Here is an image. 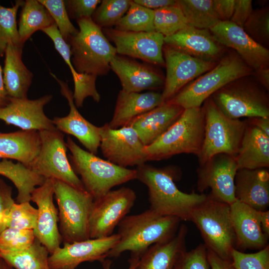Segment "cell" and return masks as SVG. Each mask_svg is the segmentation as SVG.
<instances>
[{"label":"cell","instance_id":"obj_1","mask_svg":"<svg viewBox=\"0 0 269 269\" xmlns=\"http://www.w3.org/2000/svg\"><path fill=\"white\" fill-rule=\"evenodd\" d=\"M181 220L163 216L149 209L136 215L126 216L118 224L119 240L107 257L117 258L126 251L140 258L151 245L164 242L176 234Z\"/></svg>","mask_w":269,"mask_h":269},{"label":"cell","instance_id":"obj_2","mask_svg":"<svg viewBox=\"0 0 269 269\" xmlns=\"http://www.w3.org/2000/svg\"><path fill=\"white\" fill-rule=\"evenodd\" d=\"M135 170L136 179L148 188L149 209L158 214L190 221L193 210L206 198L204 193L180 191L174 181L176 173L171 168H157L144 163Z\"/></svg>","mask_w":269,"mask_h":269},{"label":"cell","instance_id":"obj_3","mask_svg":"<svg viewBox=\"0 0 269 269\" xmlns=\"http://www.w3.org/2000/svg\"><path fill=\"white\" fill-rule=\"evenodd\" d=\"M205 128L202 107L184 109L178 119L157 139L145 146L147 160H159L173 155L193 154L202 149Z\"/></svg>","mask_w":269,"mask_h":269},{"label":"cell","instance_id":"obj_4","mask_svg":"<svg viewBox=\"0 0 269 269\" xmlns=\"http://www.w3.org/2000/svg\"><path fill=\"white\" fill-rule=\"evenodd\" d=\"M77 33L67 41L74 69L79 73L97 77L107 75L111 69L110 62L117 54L115 46L91 17L77 20Z\"/></svg>","mask_w":269,"mask_h":269},{"label":"cell","instance_id":"obj_5","mask_svg":"<svg viewBox=\"0 0 269 269\" xmlns=\"http://www.w3.org/2000/svg\"><path fill=\"white\" fill-rule=\"evenodd\" d=\"M253 74L254 71L232 50L225 53L213 68L188 83L166 102L183 109L200 107L226 84Z\"/></svg>","mask_w":269,"mask_h":269},{"label":"cell","instance_id":"obj_6","mask_svg":"<svg viewBox=\"0 0 269 269\" xmlns=\"http://www.w3.org/2000/svg\"><path fill=\"white\" fill-rule=\"evenodd\" d=\"M66 143L71 153L73 168L80 175L86 190L94 200L104 196L114 186L136 178L135 169L123 167L97 157L81 148L70 137Z\"/></svg>","mask_w":269,"mask_h":269},{"label":"cell","instance_id":"obj_7","mask_svg":"<svg viewBox=\"0 0 269 269\" xmlns=\"http://www.w3.org/2000/svg\"><path fill=\"white\" fill-rule=\"evenodd\" d=\"M190 221L200 232L207 250L220 258L232 260L236 239L230 214V205L207 195L191 212Z\"/></svg>","mask_w":269,"mask_h":269},{"label":"cell","instance_id":"obj_8","mask_svg":"<svg viewBox=\"0 0 269 269\" xmlns=\"http://www.w3.org/2000/svg\"><path fill=\"white\" fill-rule=\"evenodd\" d=\"M267 92L253 74L230 82L210 98L220 111L231 119L269 117Z\"/></svg>","mask_w":269,"mask_h":269},{"label":"cell","instance_id":"obj_9","mask_svg":"<svg viewBox=\"0 0 269 269\" xmlns=\"http://www.w3.org/2000/svg\"><path fill=\"white\" fill-rule=\"evenodd\" d=\"M53 179L58 206V227L63 243L89 239V219L94 202L93 196L86 190Z\"/></svg>","mask_w":269,"mask_h":269},{"label":"cell","instance_id":"obj_10","mask_svg":"<svg viewBox=\"0 0 269 269\" xmlns=\"http://www.w3.org/2000/svg\"><path fill=\"white\" fill-rule=\"evenodd\" d=\"M205 116L204 140L197 156L199 165L212 156L225 153L237 155L246 126V121L233 119L223 114L211 98L202 107Z\"/></svg>","mask_w":269,"mask_h":269},{"label":"cell","instance_id":"obj_11","mask_svg":"<svg viewBox=\"0 0 269 269\" xmlns=\"http://www.w3.org/2000/svg\"><path fill=\"white\" fill-rule=\"evenodd\" d=\"M41 147L28 168L45 178L64 182L81 190H86L67 156L64 135L57 129L39 131Z\"/></svg>","mask_w":269,"mask_h":269},{"label":"cell","instance_id":"obj_12","mask_svg":"<svg viewBox=\"0 0 269 269\" xmlns=\"http://www.w3.org/2000/svg\"><path fill=\"white\" fill-rule=\"evenodd\" d=\"M136 200L135 192L123 187L110 190L94 200L89 219L90 239L112 235L115 228L130 212Z\"/></svg>","mask_w":269,"mask_h":269},{"label":"cell","instance_id":"obj_13","mask_svg":"<svg viewBox=\"0 0 269 269\" xmlns=\"http://www.w3.org/2000/svg\"><path fill=\"white\" fill-rule=\"evenodd\" d=\"M100 147L108 161L125 168L147 161L145 146L131 127L114 129L106 123L100 127Z\"/></svg>","mask_w":269,"mask_h":269},{"label":"cell","instance_id":"obj_14","mask_svg":"<svg viewBox=\"0 0 269 269\" xmlns=\"http://www.w3.org/2000/svg\"><path fill=\"white\" fill-rule=\"evenodd\" d=\"M236 157L225 153L216 154L197 169V189L201 193L211 189L214 199L229 205L236 200L235 178L238 170Z\"/></svg>","mask_w":269,"mask_h":269},{"label":"cell","instance_id":"obj_15","mask_svg":"<svg viewBox=\"0 0 269 269\" xmlns=\"http://www.w3.org/2000/svg\"><path fill=\"white\" fill-rule=\"evenodd\" d=\"M107 39L114 43L117 54L137 58L149 64L164 66V37L156 32H132L103 28Z\"/></svg>","mask_w":269,"mask_h":269},{"label":"cell","instance_id":"obj_16","mask_svg":"<svg viewBox=\"0 0 269 269\" xmlns=\"http://www.w3.org/2000/svg\"><path fill=\"white\" fill-rule=\"evenodd\" d=\"M163 54L166 73L161 94L165 102L218 62L196 58L165 44Z\"/></svg>","mask_w":269,"mask_h":269},{"label":"cell","instance_id":"obj_17","mask_svg":"<svg viewBox=\"0 0 269 269\" xmlns=\"http://www.w3.org/2000/svg\"><path fill=\"white\" fill-rule=\"evenodd\" d=\"M119 240L118 234L108 237L63 243L48 258L51 269H76L85 262H105L109 252Z\"/></svg>","mask_w":269,"mask_h":269},{"label":"cell","instance_id":"obj_18","mask_svg":"<svg viewBox=\"0 0 269 269\" xmlns=\"http://www.w3.org/2000/svg\"><path fill=\"white\" fill-rule=\"evenodd\" d=\"M216 40L232 49L254 71L269 66V50L230 21H220L209 29Z\"/></svg>","mask_w":269,"mask_h":269},{"label":"cell","instance_id":"obj_19","mask_svg":"<svg viewBox=\"0 0 269 269\" xmlns=\"http://www.w3.org/2000/svg\"><path fill=\"white\" fill-rule=\"evenodd\" d=\"M54 195L52 178H46L44 183L35 188L31 194V201L37 206L34 234L50 254L59 248L62 242L58 226V212L53 202Z\"/></svg>","mask_w":269,"mask_h":269},{"label":"cell","instance_id":"obj_20","mask_svg":"<svg viewBox=\"0 0 269 269\" xmlns=\"http://www.w3.org/2000/svg\"><path fill=\"white\" fill-rule=\"evenodd\" d=\"M51 95L38 99L9 98L7 104L0 108V120L22 130H51L56 129L52 121L44 112V107L52 99Z\"/></svg>","mask_w":269,"mask_h":269},{"label":"cell","instance_id":"obj_21","mask_svg":"<svg viewBox=\"0 0 269 269\" xmlns=\"http://www.w3.org/2000/svg\"><path fill=\"white\" fill-rule=\"evenodd\" d=\"M110 65L111 69L119 77L122 90L126 92L139 93L145 90L163 88L164 76L150 64L117 54Z\"/></svg>","mask_w":269,"mask_h":269},{"label":"cell","instance_id":"obj_22","mask_svg":"<svg viewBox=\"0 0 269 269\" xmlns=\"http://www.w3.org/2000/svg\"><path fill=\"white\" fill-rule=\"evenodd\" d=\"M51 75L59 83L61 95L67 99L70 108L66 116L52 120L53 125L59 131L74 136L88 151L96 154L100 145V127L88 121L77 110L73 92L67 83L58 79L53 73Z\"/></svg>","mask_w":269,"mask_h":269},{"label":"cell","instance_id":"obj_23","mask_svg":"<svg viewBox=\"0 0 269 269\" xmlns=\"http://www.w3.org/2000/svg\"><path fill=\"white\" fill-rule=\"evenodd\" d=\"M164 44L201 60L217 62L225 53L209 29L186 26L164 38Z\"/></svg>","mask_w":269,"mask_h":269},{"label":"cell","instance_id":"obj_24","mask_svg":"<svg viewBox=\"0 0 269 269\" xmlns=\"http://www.w3.org/2000/svg\"><path fill=\"white\" fill-rule=\"evenodd\" d=\"M230 214L236 236V249L260 250L268 245L269 236L261 228L260 211L236 200L230 205Z\"/></svg>","mask_w":269,"mask_h":269},{"label":"cell","instance_id":"obj_25","mask_svg":"<svg viewBox=\"0 0 269 269\" xmlns=\"http://www.w3.org/2000/svg\"><path fill=\"white\" fill-rule=\"evenodd\" d=\"M236 200L260 211L269 205V173L265 168L239 169L235 178Z\"/></svg>","mask_w":269,"mask_h":269},{"label":"cell","instance_id":"obj_26","mask_svg":"<svg viewBox=\"0 0 269 269\" xmlns=\"http://www.w3.org/2000/svg\"><path fill=\"white\" fill-rule=\"evenodd\" d=\"M184 109L165 102L161 105L132 120L127 126L136 132L144 146L157 139L180 117Z\"/></svg>","mask_w":269,"mask_h":269},{"label":"cell","instance_id":"obj_27","mask_svg":"<svg viewBox=\"0 0 269 269\" xmlns=\"http://www.w3.org/2000/svg\"><path fill=\"white\" fill-rule=\"evenodd\" d=\"M162 94L156 92L143 93L120 91L112 119L108 124L114 129L127 126L136 117L164 103Z\"/></svg>","mask_w":269,"mask_h":269},{"label":"cell","instance_id":"obj_28","mask_svg":"<svg viewBox=\"0 0 269 269\" xmlns=\"http://www.w3.org/2000/svg\"><path fill=\"white\" fill-rule=\"evenodd\" d=\"M187 232V226L181 224L171 239L151 245L140 256L134 269H174L179 259L186 251Z\"/></svg>","mask_w":269,"mask_h":269},{"label":"cell","instance_id":"obj_29","mask_svg":"<svg viewBox=\"0 0 269 269\" xmlns=\"http://www.w3.org/2000/svg\"><path fill=\"white\" fill-rule=\"evenodd\" d=\"M41 31L52 40L56 50L71 72L74 84L73 97L76 107H82L85 99L88 97H92L95 102H99L101 97L96 87L97 77L79 73L75 71L71 62L70 46L61 35L56 24L54 23Z\"/></svg>","mask_w":269,"mask_h":269},{"label":"cell","instance_id":"obj_30","mask_svg":"<svg viewBox=\"0 0 269 269\" xmlns=\"http://www.w3.org/2000/svg\"><path fill=\"white\" fill-rule=\"evenodd\" d=\"M23 45L9 44L4 52L5 59L2 70L5 90L10 97H27L33 77L22 59Z\"/></svg>","mask_w":269,"mask_h":269},{"label":"cell","instance_id":"obj_31","mask_svg":"<svg viewBox=\"0 0 269 269\" xmlns=\"http://www.w3.org/2000/svg\"><path fill=\"white\" fill-rule=\"evenodd\" d=\"M236 159L238 169L269 167V136L247 123Z\"/></svg>","mask_w":269,"mask_h":269},{"label":"cell","instance_id":"obj_32","mask_svg":"<svg viewBox=\"0 0 269 269\" xmlns=\"http://www.w3.org/2000/svg\"><path fill=\"white\" fill-rule=\"evenodd\" d=\"M41 147L39 131L0 133V158L15 159L28 168Z\"/></svg>","mask_w":269,"mask_h":269},{"label":"cell","instance_id":"obj_33","mask_svg":"<svg viewBox=\"0 0 269 269\" xmlns=\"http://www.w3.org/2000/svg\"><path fill=\"white\" fill-rule=\"evenodd\" d=\"M0 175L14 184L17 190L18 203L30 202L31 194L36 186L42 185L46 178L33 172L20 162L13 163L3 159L0 161Z\"/></svg>","mask_w":269,"mask_h":269},{"label":"cell","instance_id":"obj_34","mask_svg":"<svg viewBox=\"0 0 269 269\" xmlns=\"http://www.w3.org/2000/svg\"><path fill=\"white\" fill-rule=\"evenodd\" d=\"M55 23L45 7L38 0H26L20 12L18 32L22 44L36 31Z\"/></svg>","mask_w":269,"mask_h":269},{"label":"cell","instance_id":"obj_35","mask_svg":"<svg viewBox=\"0 0 269 269\" xmlns=\"http://www.w3.org/2000/svg\"><path fill=\"white\" fill-rule=\"evenodd\" d=\"M176 5L182 12L188 26L209 30L220 22L213 0H178Z\"/></svg>","mask_w":269,"mask_h":269},{"label":"cell","instance_id":"obj_36","mask_svg":"<svg viewBox=\"0 0 269 269\" xmlns=\"http://www.w3.org/2000/svg\"><path fill=\"white\" fill-rule=\"evenodd\" d=\"M49 254L47 249L35 238L33 244L23 251L0 253V256L14 269H51Z\"/></svg>","mask_w":269,"mask_h":269},{"label":"cell","instance_id":"obj_37","mask_svg":"<svg viewBox=\"0 0 269 269\" xmlns=\"http://www.w3.org/2000/svg\"><path fill=\"white\" fill-rule=\"evenodd\" d=\"M114 28L125 31H155L154 10L146 8L132 0L128 10L116 24Z\"/></svg>","mask_w":269,"mask_h":269},{"label":"cell","instance_id":"obj_38","mask_svg":"<svg viewBox=\"0 0 269 269\" xmlns=\"http://www.w3.org/2000/svg\"><path fill=\"white\" fill-rule=\"evenodd\" d=\"M24 0H17L12 6L6 7L0 4V56L4 55L9 44L24 45L20 40L18 32L16 17L20 7Z\"/></svg>","mask_w":269,"mask_h":269},{"label":"cell","instance_id":"obj_39","mask_svg":"<svg viewBox=\"0 0 269 269\" xmlns=\"http://www.w3.org/2000/svg\"><path fill=\"white\" fill-rule=\"evenodd\" d=\"M187 25L182 12L176 3L154 10L155 31L164 37L170 36Z\"/></svg>","mask_w":269,"mask_h":269},{"label":"cell","instance_id":"obj_40","mask_svg":"<svg viewBox=\"0 0 269 269\" xmlns=\"http://www.w3.org/2000/svg\"><path fill=\"white\" fill-rule=\"evenodd\" d=\"M131 2L130 0H102L91 18L102 29L111 28L126 13Z\"/></svg>","mask_w":269,"mask_h":269},{"label":"cell","instance_id":"obj_41","mask_svg":"<svg viewBox=\"0 0 269 269\" xmlns=\"http://www.w3.org/2000/svg\"><path fill=\"white\" fill-rule=\"evenodd\" d=\"M243 29L254 40L267 48L269 45V6L253 9Z\"/></svg>","mask_w":269,"mask_h":269},{"label":"cell","instance_id":"obj_42","mask_svg":"<svg viewBox=\"0 0 269 269\" xmlns=\"http://www.w3.org/2000/svg\"><path fill=\"white\" fill-rule=\"evenodd\" d=\"M35 237L33 230L6 228L0 233V253H15L29 247Z\"/></svg>","mask_w":269,"mask_h":269},{"label":"cell","instance_id":"obj_43","mask_svg":"<svg viewBox=\"0 0 269 269\" xmlns=\"http://www.w3.org/2000/svg\"><path fill=\"white\" fill-rule=\"evenodd\" d=\"M37 218V209L30 202L14 203L12 206L6 221V228L34 230Z\"/></svg>","mask_w":269,"mask_h":269},{"label":"cell","instance_id":"obj_44","mask_svg":"<svg viewBox=\"0 0 269 269\" xmlns=\"http://www.w3.org/2000/svg\"><path fill=\"white\" fill-rule=\"evenodd\" d=\"M49 11L57 28L67 42L69 38L78 31L72 23L68 14L65 0H38Z\"/></svg>","mask_w":269,"mask_h":269},{"label":"cell","instance_id":"obj_45","mask_svg":"<svg viewBox=\"0 0 269 269\" xmlns=\"http://www.w3.org/2000/svg\"><path fill=\"white\" fill-rule=\"evenodd\" d=\"M232 261L235 269H269V246L254 253H245L234 249Z\"/></svg>","mask_w":269,"mask_h":269},{"label":"cell","instance_id":"obj_46","mask_svg":"<svg viewBox=\"0 0 269 269\" xmlns=\"http://www.w3.org/2000/svg\"><path fill=\"white\" fill-rule=\"evenodd\" d=\"M174 269H211L204 244L185 252L177 262Z\"/></svg>","mask_w":269,"mask_h":269},{"label":"cell","instance_id":"obj_47","mask_svg":"<svg viewBox=\"0 0 269 269\" xmlns=\"http://www.w3.org/2000/svg\"><path fill=\"white\" fill-rule=\"evenodd\" d=\"M99 0H65L66 8L70 18L76 20L91 17Z\"/></svg>","mask_w":269,"mask_h":269},{"label":"cell","instance_id":"obj_48","mask_svg":"<svg viewBox=\"0 0 269 269\" xmlns=\"http://www.w3.org/2000/svg\"><path fill=\"white\" fill-rule=\"evenodd\" d=\"M14 203L11 187L0 179V233L6 228V219Z\"/></svg>","mask_w":269,"mask_h":269},{"label":"cell","instance_id":"obj_49","mask_svg":"<svg viewBox=\"0 0 269 269\" xmlns=\"http://www.w3.org/2000/svg\"><path fill=\"white\" fill-rule=\"evenodd\" d=\"M253 10L252 0H235L233 13L230 21L243 28Z\"/></svg>","mask_w":269,"mask_h":269},{"label":"cell","instance_id":"obj_50","mask_svg":"<svg viewBox=\"0 0 269 269\" xmlns=\"http://www.w3.org/2000/svg\"><path fill=\"white\" fill-rule=\"evenodd\" d=\"M235 0H213L215 12L220 21H230Z\"/></svg>","mask_w":269,"mask_h":269},{"label":"cell","instance_id":"obj_51","mask_svg":"<svg viewBox=\"0 0 269 269\" xmlns=\"http://www.w3.org/2000/svg\"><path fill=\"white\" fill-rule=\"evenodd\" d=\"M207 256L211 269H235L232 260L223 259L208 250Z\"/></svg>","mask_w":269,"mask_h":269},{"label":"cell","instance_id":"obj_52","mask_svg":"<svg viewBox=\"0 0 269 269\" xmlns=\"http://www.w3.org/2000/svg\"><path fill=\"white\" fill-rule=\"evenodd\" d=\"M133 1L141 6L152 10L174 5L176 3V0H134Z\"/></svg>","mask_w":269,"mask_h":269},{"label":"cell","instance_id":"obj_53","mask_svg":"<svg viewBox=\"0 0 269 269\" xmlns=\"http://www.w3.org/2000/svg\"><path fill=\"white\" fill-rule=\"evenodd\" d=\"M247 123L253 125L269 136V117H257L248 118Z\"/></svg>","mask_w":269,"mask_h":269},{"label":"cell","instance_id":"obj_54","mask_svg":"<svg viewBox=\"0 0 269 269\" xmlns=\"http://www.w3.org/2000/svg\"><path fill=\"white\" fill-rule=\"evenodd\" d=\"M256 80L268 91L269 90V66L262 67L254 71Z\"/></svg>","mask_w":269,"mask_h":269},{"label":"cell","instance_id":"obj_55","mask_svg":"<svg viewBox=\"0 0 269 269\" xmlns=\"http://www.w3.org/2000/svg\"><path fill=\"white\" fill-rule=\"evenodd\" d=\"M9 97L8 96L5 89L2 70L0 65V108L6 106L9 101Z\"/></svg>","mask_w":269,"mask_h":269},{"label":"cell","instance_id":"obj_56","mask_svg":"<svg viewBox=\"0 0 269 269\" xmlns=\"http://www.w3.org/2000/svg\"><path fill=\"white\" fill-rule=\"evenodd\" d=\"M260 222L264 234L269 236V211H260Z\"/></svg>","mask_w":269,"mask_h":269},{"label":"cell","instance_id":"obj_57","mask_svg":"<svg viewBox=\"0 0 269 269\" xmlns=\"http://www.w3.org/2000/svg\"><path fill=\"white\" fill-rule=\"evenodd\" d=\"M139 258V257L132 256L129 260L130 266L128 269H134L138 262ZM103 263L104 269H110L111 263L110 261H105Z\"/></svg>","mask_w":269,"mask_h":269},{"label":"cell","instance_id":"obj_58","mask_svg":"<svg viewBox=\"0 0 269 269\" xmlns=\"http://www.w3.org/2000/svg\"><path fill=\"white\" fill-rule=\"evenodd\" d=\"M0 269H14L0 256Z\"/></svg>","mask_w":269,"mask_h":269}]
</instances>
